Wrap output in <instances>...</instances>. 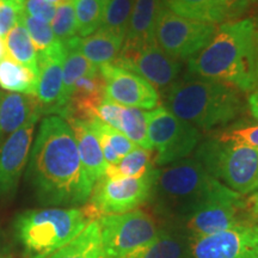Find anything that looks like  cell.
Wrapping results in <instances>:
<instances>
[{"mask_svg":"<svg viewBox=\"0 0 258 258\" xmlns=\"http://www.w3.org/2000/svg\"><path fill=\"white\" fill-rule=\"evenodd\" d=\"M217 28L215 24L180 17L163 6L157 19L154 40L171 57L182 61L207 46Z\"/></svg>","mask_w":258,"mask_h":258,"instance_id":"obj_9","label":"cell"},{"mask_svg":"<svg viewBox=\"0 0 258 258\" xmlns=\"http://www.w3.org/2000/svg\"><path fill=\"white\" fill-rule=\"evenodd\" d=\"M112 63L143 77L157 91L169 89L182 70L180 61L166 54L156 41L139 46L123 44Z\"/></svg>","mask_w":258,"mask_h":258,"instance_id":"obj_11","label":"cell"},{"mask_svg":"<svg viewBox=\"0 0 258 258\" xmlns=\"http://www.w3.org/2000/svg\"><path fill=\"white\" fill-rule=\"evenodd\" d=\"M37 76L18 63L11 56L0 59V88L6 91L34 95L36 93ZM36 97V96H35Z\"/></svg>","mask_w":258,"mask_h":258,"instance_id":"obj_27","label":"cell"},{"mask_svg":"<svg viewBox=\"0 0 258 258\" xmlns=\"http://www.w3.org/2000/svg\"><path fill=\"white\" fill-rule=\"evenodd\" d=\"M117 131L123 133L138 147L152 150V145L148 139L146 112L141 109L122 106Z\"/></svg>","mask_w":258,"mask_h":258,"instance_id":"obj_30","label":"cell"},{"mask_svg":"<svg viewBox=\"0 0 258 258\" xmlns=\"http://www.w3.org/2000/svg\"><path fill=\"white\" fill-rule=\"evenodd\" d=\"M55 10V6L51 5L47 0H25V14L40 18L47 23H50L53 21Z\"/></svg>","mask_w":258,"mask_h":258,"instance_id":"obj_38","label":"cell"},{"mask_svg":"<svg viewBox=\"0 0 258 258\" xmlns=\"http://www.w3.org/2000/svg\"><path fill=\"white\" fill-rule=\"evenodd\" d=\"M99 73L104 80V97L108 101L146 110H153L159 104V93L143 77L114 63L99 66Z\"/></svg>","mask_w":258,"mask_h":258,"instance_id":"obj_13","label":"cell"},{"mask_svg":"<svg viewBox=\"0 0 258 258\" xmlns=\"http://www.w3.org/2000/svg\"><path fill=\"white\" fill-rule=\"evenodd\" d=\"M257 27L249 18L222 23L207 46L188 61L189 76L227 83L244 92L257 86Z\"/></svg>","mask_w":258,"mask_h":258,"instance_id":"obj_2","label":"cell"},{"mask_svg":"<svg viewBox=\"0 0 258 258\" xmlns=\"http://www.w3.org/2000/svg\"><path fill=\"white\" fill-rule=\"evenodd\" d=\"M251 220L243 195L218 200L183 219L189 240L208 237Z\"/></svg>","mask_w":258,"mask_h":258,"instance_id":"obj_14","label":"cell"},{"mask_svg":"<svg viewBox=\"0 0 258 258\" xmlns=\"http://www.w3.org/2000/svg\"><path fill=\"white\" fill-rule=\"evenodd\" d=\"M25 9V0H0V40L21 21Z\"/></svg>","mask_w":258,"mask_h":258,"instance_id":"obj_35","label":"cell"},{"mask_svg":"<svg viewBox=\"0 0 258 258\" xmlns=\"http://www.w3.org/2000/svg\"><path fill=\"white\" fill-rule=\"evenodd\" d=\"M247 105H249L251 115L258 120V91L251 93L247 98Z\"/></svg>","mask_w":258,"mask_h":258,"instance_id":"obj_41","label":"cell"},{"mask_svg":"<svg viewBox=\"0 0 258 258\" xmlns=\"http://www.w3.org/2000/svg\"><path fill=\"white\" fill-rule=\"evenodd\" d=\"M64 48L61 41L46 51L37 54L36 98L42 110L62 114V66Z\"/></svg>","mask_w":258,"mask_h":258,"instance_id":"obj_15","label":"cell"},{"mask_svg":"<svg viewBox=\"0 0 258 258\" xmlns=\"http://www.w3.org/2000/svg\"><path fill=\"white\" fill-rule=\"evenodd\" d=\"M93 220L88 207L40 209L19 215L16 231L29 258H48Z\"/></svg>","mask_w":258,"mask_h":258,"instance_id":"obj_5","label":"cell"},{"mask_svg":"<svg viewBox=\"0 0 258 258\" xmlns=\"http://www.w3.org/2000/svg\"><path fill=\"white\" fill-rule=\"evenodd\" d=\"M47 2H48V3H50L51 5L55 6V8H57V6L61 5V4H63V3L69 2V0H47Z\"/></svg>","mask_w":258,"mask_h":258,"instance_id":"obj_43","label":"cell"},{"mask_svg":"<svg viewBox=\"0 0 258 258\" xmlns=\"http://www.w3.org/2000/svg\"><path fill=\"white\" fill-rule=\"evenodd\" d=\"M161 0H134L123 44L139 46L154 40V30L161 8Z\"/></svg>","mask_w":258,"mask_h":258,"instance_id":"obj_20","label":"cell"},{"mask_svg":"<svg viewBox=\"0 0 258 258\" xmlns=\"http://www.w3.org/2000/svg\"><path fill=\"white\" fill-rule=\"evenodd\" d=\"M50 27L55 37L61 42L69 41L78 35L76 14L71 0L57 6L53 21L50 22Z\"/></svg>","mask_w":258,"mask_h":258,"instance_id":"obj_34","label":"cell"},{"mask_svg":"<svg viewBox=\"0 0 258 258\" xmlns=\"http://www.w3.org/2000/svg\"><path fill=\"white\" fill-rule=\"evenodd\" d=\"M157 170L140 178H108L103 176L93 185L86 207L96 219L103 215L123 214L143 206L151 199Z\"/></svg>","mask_w":258,"mask_h":258,"instance_id":"obj_8","label":"cell"},{"mask_svg":"<svg viewBox=\"0 0 258 258\" xmlns=\"http://www.w3.org/2000/svg\"><path fill=\"white\" fill-rule=\"evenodd\" d=\"M104 88V80L99 70L79 78L74 84L69 104L60 117L70 115L82 120L93 118L97 106L105 98Z\"/></svg>","mask_w":258,"mask_h":258,"instance_id":"obj_19","label":"cell"},{"mask_svg":"<svg viewBox=\"0 0 258 258\" xmlns=\"http://www.w3.org/2000/svg\"><path fill=\"white\" fill-rule=\"evenodd\" d=\"M245 203L250 219L258 224V190L249 194V196L245 199Z\"/></svg>","mask_w":258,"mask_h":258,"instance_id":"obj_40","label":"cell"},{"mask_svg":"<svg viewBox=\"0 0 258 258\" xmlns=\"http://www.w3.org/2000/svg\"><path fill=\"white\" fill-rule=\"evenodd\" d=\"M0 258H2V254H0Z\"/></svg>","mask_w":258,"mask_h":258,"instance_id":"obj_46","label":"cell"},{"mask_svg":"<svg viewBox=\"0 0 258 258\" xmlns=\"http://www.w3.org/2000/svg\"><path fill=\"white\" fill-rule=\"evenodd\" d=\"M146 117L154 163L159 166L184 159L198 147L202 138L198 128L180 120L165 106H157L146 112Z\"/></svg>","mask_w":258,"mask_h":258,"instance_id":"obj_7","label":"cell"},{"mask_svg":"<svg viewBox=\"0 0 258 258\" xmlns=\"http://www.w3.org/2000/svg\"><path fill=\"white\" fill-rule=\"evenodd\" d=\"M154 152L152 150L137 147L115 165L106 166L104 176L108 178H140L152 171Z\"/></svg>","mask_w":258,"mask_h":258,"instance_id":"obj_26","label":"cell"},{"mask_svg":"<svg viewBox=\"0 0 258 258\" xmlns=\"http://www.w3.org/2000/svg\"><path fill=\"white\" fill-rule=\"evenodd\" d=\"M32 120L6 139L0 146V196L10 195L17 188L19 177L30 156L35 124Z\"/></svg>","mask_w":258,"mask_h":258,"instance_id":"obj_16","label":"cell"},{"mask_svg":"<svg viewBox=\"0 0 258 258\" xmlns=\"http://www.w3.org/2000/svg\"><path fill=\"white\" fill-rule=\"evenodd\" d=\"M97 220L101 227L103 249L109 258L124 256L150 243L160 232L154 219L141 209L103 215Z\"/></svg>","mask_w":258,"mask_h":258,"instance_id":"obj_10","label":"cell"},{"mask_svg":"<svg viewBox=\"0 0 258 258\" xmlns=\"http://www.w3.org/2000/svg\"><path fill=\"white\" fill-rule=\"evenodd\" d=\"M4 44L9 56H11L18 63L23 64L24 67H27L37 76V51L32 44L31 38L29 36L27 28L22 22V18L16 24V27L6 35Z\"/></svg>","mask_w":258,"mask_h":258,"instance_id":"obj_28","label":"cell"},{"mask_svg":"<svg viewBox=\"0 0 258 258\" xmlns=\"http://www.w3.org/2000/svg\"><path fill=\"white\" fill-rule=\"evenodd\" d=\"M224 143H235L258 150V123L231 127L227 131L220 132L217 137Z\"/></svg>","mask_w":258,"mask_h":258,"instance_id":"obj_36","label":"cell"},{"mask_svg":"<svg viewBox=\"0 0 258 258\" xmlns=\"http://www.w3.org/2000/svg\"><path fill=\"white\" fill-rule=\"evenodd\" d=\"M64 48V57L62 66L63 85H62V105L63 111L71 98L73 86L77 80L84 76L95 73L99 70L98 66L86 59L80 51L74 48L69 41L62 42ZM62 115V114H61ZM60 115V116H61Z\"/></svg>","mask_w":258,"mask_h":258,"instance_id":"obj_25","label":"cell"},{"mask_svg":"<svg viewBox=\"0 0 258 258\" xmlns=\"http://www.w3.org/2000/svg\"><path fill=\"white\" fill-rule=\"evenodd\" d=\"M29 159V176L43 202L72 206L90 199L93 185L84 171L76 138L64 118L48 116L41 122Z\"/></svg>","mask_w":258,"mask_h":258,"instance_id":"obj_1","label":"cell"},{"mask_svg":"<svg viewBox=\"0 0 258 258\" xmlns=\"http://www.w3.org/2000/svg\"><path fill=\"white\" fill-rule=\"evenodd\" d=\"M22 22H23L24 27L27 28L29 36L31 38L32 44H34L37 54L48 50L59 42L55 35H54L53 30H51L50 24L47 23V22L29 16L25 12L22 15Z\"/></svg>","mask_w":258,"mask_h":258,"instance_id":"obj_33","label":"cell"},{"mask_svg":"<svg viewBox=\"0 0 258 258\" xmlns=\"http://www.w3.org/2000/svg\"><path fill=\"white\" fill-rule=\"evenodd\" d=\"M257 0H221L227 19H237L246 14Z\"/></svg>","mask_w":258,"mask_h":258,"instance_id":"obj_39","label":"cell"},{"mask_svg":"<svg viewBox=\"0 0 258 258\" xmlns=\"http://www.w3.org/2000/svg\"><path fill=\"white\" fill-rule=\"evenodd\" d=\"M5 53H6V49H5L4 41L0 40V59H3V57L5 56Z\"/></svg>","mask_w":258,"mask_h":258,"instance_id":"obj_42","label":"cell"},{"mask_svg":"<svg viewBox=\"0 0 258 258\" xmlns=\"http://www.w3.org/2000/svg\"><path fill=\"white\" fill-rule=\"evenodd\" d=\"M48 258H109L103 249L98 220L90 222L73 240Z\"/></svg>","mask_w":258,"mask_h":258,"instance_id":"obj_24","label":"cell"},{"mask_svg":"<svg viewBox=\"0 0 258 258\" xmlns=\"http://www.w3.org/2000/svg\"><path fill=\"white\" fill-rule=\"evenodd\" d=\"M257 35H258V29H257Z\"/></svg>","mask_w":258,"mask_h":258,"instance_id":"obj_45","label":"cell"},{"mask_svg":"<svg viewBox=\"0 0 258 258\" xmlns=\"http://www.w3.org/2000/svg\"><path fill=\"white\" fill-rule=\"evenodd\" d=\"M85 121L88 122L89 127L95 133L97 139L98 140H104L105 143H108L109 146L114 150V152L117 154L120 159H122L124 156H127L128 153H131L132 151L138 147L123 133L110 127V125L104 123V122L99 121L98 118L93 117Z\"/></svg>","mask_w":258,"mask_h":258,"instance_id":"obj_32","label":"cell"},{"mask_svg":"<svg viewBox=\"0 0 258 258\" xmlns=\"http://www.w3.org/2000/svg\"><path fill=\"white\" fill-rule=\"evenodd\" d=\"M164 8L173 14L211 24L227 21L221 0H161Z\"/></svg>","mask_w":258,"mask_h":258,"instance_id":"obj_23","label":"cell"},{"mask_svg":"<svg viewBox=\"0 0 258 258\" xmlns=\"http://www.w3.org/2000/svg\"><path fill=\"white\" fill-rule=\"evenodd\" d=\"M189 258H258V224L249 220L190 240Z\"/></svg>","mask_w":258,"mask_h":258,"instance_id":"obj_12","label":"cell"},{"mask_svg":"<svg viewBox=\"0 0 258 258\" xmlns=\"http://www.w3.org/2000/svg\"><path fill=\"white\" fill-rule=\"evenodd\" d=\"M195 159L218 180L240 195L258 189V150L217 138L202 141Z\"/></svg>","mask_w":258,"mask_h":258,"instance_id":"obj_6","label":"cell"},{"mask_svg":"<svg viewBox=\"0 0 258 258\" xmlns=\"http://www.w3.org/2000/svg\"><path fill=\"white\" fill-rule=\"evenodd\" d=\"M257 190H258V189H257Z\"/></svg>","mask_w":258,"mask_h":258,"instance_id":"obj_47","label":"cell"},{"mask_svg":"<svg viewBox=\"0 0 258 258\" xmlns=\"http://www.w3.org/2000/svg\"><path fill=\"white\" fill-rule=\"evenodd\" d=\"M41 111L40 102L34 95L0 91V138L38 120Z\"/></svg>","mask_w":258,"mask_h":258,"instance_id":"obj_18","label":"cell"},{"mask_svg":"<svg viewBox=\"0 0 258 258\" xmlns=\"http://www.w3.org/2000/svg\"><path fill=\"white\" fill-rule=\"evenodd\" d=\"M134 0H104L99 29L124 40Z\"/></svg>","mask_w":258,"mask_h":258,"instance_id":"obj_29","label":"cell"},{"mask_svg":"<svg viewBox=\"0 0 258 258\" xmlns=\"http://www.w3.org/2000/svg\"><path fill=\"white\" fill-rule=\"evenodd\" d=\"M62 118L66 120L72 129L84 171H85L90 183L95 185L97 180L104 176L106 166H108L104 156H103L98 139L85 120L73 117L70 115L63 116Z\"/></svg>","mask_w":258,"mask_h":258,"instance_id":"obj_17","label":"cell"},{"mask_svg":"<svg viewBox=\"0 0 258 258\" xmlns=\"http://www.w3.org/2000/svg\"><path fill=\"white\" fill-rule=\"evenodd\" d=\"M237 195L192 158L157 170L151 198L161 211L183 220L208 203Z\"/></svg>","mask_w":258,"mask_h":258,"instance_id":"obj_4","label":"cell"},{"mask_svg":"<svg viewBox=\"0 0 258 258\" xmlns=\"http://www.w3.org/2000/svg\"><path fill=\"white\" fill-rule=\"evenodd\" d=\"M165 104L180 120L205 131L228 124L244 110L240 92L234 86L189 74L166 90Z\"/></svg>","mask_w":258,"mask_h":258,"instance_id":"obj_3","label":"cell"},{"mask_svg":"<svg viewBox=\"0 0 258 258\" xmlns=\"http://www.w3.org/2000/svg\"><path fill=\"white\" fill-rule=\"evenodd\" d=\"M190 240L186 235L160 230L150 243L120 258H189Z\"/></svg>","mask_w":258,"mask_h":258,"instance_id":"obj_22","label":"cell"},{"mask_svg":"<svg viewBox=\"0 0 258 258\" xmlns=\"http://www.w3.org/2000/svg\"><path fill=\"white\" fill-rule=\"evenodd\" d=\"M258 36V35H257ZM257 86H258V69H257Z\"/></svg>","mask_w":258,"mask_h":258,"instance_id":"obj_44","label":"cell"},{"mask_svg":"<svg viewBox=\"0 0 258 258\" xmlns=\"http://www.w3.org/2000/svg\"><path fill=\"white\" fill-rule=\"evenodd\" d=\"M69 42L96 66L112 63L120 54L123 38L98 29L86 37H73Z\"/></svg>","mask_w":258,"mask_h":258,"instance_id":"obj_21","label":"cell"},{"mask_svg":"<svg viewBox=\"0 0 258 258\" xmlns=\"http://www.w3.org/2000/svg\"><path fill=\"white\" fill-rule=\"evenodd\" d=\"M74 8L77 30L80 37H86L98 30L102 23L104 0H71Z\"/></svg>","mask_w":258,"mask_h":258,"instance_id":"obj_31","label":"cell"},{"mask_svg":"<svg viewBox=\"0 0 258 258\" xmlns=\"http://www.w3.org/2000/svg\"><path fill=\"white\" fill-rule=\"evenodd\" d=\"M122 105L104 98L101 104L97 106L93 117L98 118L99 121L104 122V123L109 124L112 128L118 129Z\"/></svg>","mask_w":258,"mask_h":258,"instance_id":"obj_37","label":"cell"}]
</instances>
